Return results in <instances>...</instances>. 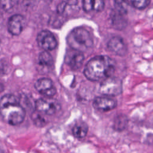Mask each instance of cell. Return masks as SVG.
I'll list each match as a JSON object with an SVG mask.
<instances>
[{
    "instance_id": "cell-1",
    "label": "cell",
    "mask_w": 153,
    "mask_h": 153,
    "mask_svg": "<svg viewBox=\"0 0 153 153\" xmlns=\"http://www.w3.org/2000/svg\"><path fill=\"white\" fill-rule=\"evenodd\" d=\"M114 71L115 63L112 59L107 56H97L87 62L84 74L88 80L99 81L112 76Z\"/></svg>"
},
{
    "instance_id": "cell-2",
    "label": "cell",
    "mask_w": 153,
    "mask_h": 153,
    "mask_svg": "<svg viewBox=\"0 0 153 153\" xmlns=\"http://www.w3.org/2000/svg\"><path fill=\"white\" fill-rule=\"evenodd\" d=\"M25 115V109L14 95L5 94L0 99V115L5 123L12 126L20 124Z\"/></svg>"
},
{
    "instance_id": "cell-3",
    "label": "cell",
    "mask_w": 153,
    "mask_h": 153,
    "mask_svg": "<svg viewBox=\"0 0 153 153\" xmlns=\"http://www.w3.org/2000/svg\"><path fill=\"white\" fill-rule=\"evenodd\" d=\"M66 41L72 49L82 53L93 45V41L90 32L81 27L72 30L66 37Z\"/></svg>"
},
{
    "instance_id": "cell-4",
    "label": "cell",
    "mask_w": 153,
    "mask_h": 153,
    "mask_svg": "<svg viewBox=\"0 0 153 153\" xmlns=\"http://www.w3.org/2000/svg\"><path fill=\"white\" fill-rule=\"evenodd\" d=\"M100 93L108 96L120 95L123 91L121 80L117 77L110 76L103 79L100 85Z\"/></svg>"
},
{
    "instance_id": "cell-5",
    "label": "cell",
    "mask_w": 153,
    "mask_h": 153,
    "mask_svg": "<svg viewBox=\"0 0 153 153\" xmlns=\"http://www.w3.org/2000/svg\"><path fill=\"white\" fill-rule=\"evenodd\" d=\"M36 41L39 47L45 51L52 50L57 45V42L54 35L47 30L41 31L37 35Z\"/></svg>"
},
{
    "instance_id": "cell-6",
    "label": "cell",
    "mask_w": 153,
    "mask_h": 153,
    "mask_svg": "<svg viewBox=\"0 0 153 153\" xmlns=\"http://www.w3.org/2000/svg\"><path fill=\"white\" fill-rule=\"evenodd\" d=\"M60 108V105L57 102L52 99L40 98L35 102L36 111L46 115H53Z\"/></svg>"
},
{
    "instance_id": "cell-7",
    "label": "cell",
    "mask_w": 153,
    "mask_h": 153,
    "mask_svg": "<svg viewBox=\"0 0 153 153\" xmlns=\"http://www.w3.org/2000/svg\"><path fill=\"white\" fill-rule=\"evenodd\" d=\"M35 88L41 94L47 97H53L57 92L52 80L48 78H41L36 80Z\"/></svg>"
},
{
    "instance_id": "cell-8",
    "label": "cell",
    "mask_w": 153,
    "mask_h": 153,
    "mask_svg": "<svg viewBox=\"0 0 153 153\" xmlns=\"http://www.w3.org/2000/svg\"><path fill=\"white\" fill-rule=\"evenodd\" d=\"M25 24L24 17L20 14H14L10 17L7 23V29L13 35H19L22 32Z\"/></svg>"
},
{
    "instance_id": "cell-9",
    "label": "cell",
    "mask_w": 153,
    "mask_h": 153,
    "mask_svg": "<svg viewBox=\"0 0 153 153\" xmlns=\"http://www.w3.org/2000/svg\"><path fill=\"white\" fill-rule=\"evenodd\" d=\"M108 48L113 53L120 56H124L127 52V46L124 40L120 36H114L109 39L107 44Z\"/></svg>"
},
{
    "instance_id": "cell-10",
    "label": "cell",
    "mask_w": 153,
    "mask_h": 153,
    "mask_svg": "<svg viewBox=\"0 0 153 153\" xmlns=\"http://www.w3.org/2000/svg\"><path fill=\"white\" fill-rule=\"evenodd\" d=\"M93 106L94 109L98 111H108L117 106V102L108 96H98L94 99Z\"/></svg>"
},
{
    "instance_id": "cell-11",
    "label": "cell",
    "mask_w": 153,
    "mask_h": 153,
    "mask_svg": "<svg viewBox=\"0 0 153 153\" xmlns=\"http://www.w3.org/2000/svg\"><path fill=\"white\" fill-rule=\"evenodd\" d=\"M74 51V52L69 56L67 63L72 69L76 70L82 66L84 60V56L82 52L75 50Z\"/></svg>"
},
{
    "instance_id": "cell-12",
    "label": "cell",
    "mask_w": 153,
    "mask_h": 153,
    "mask_svg": "<svg viewBox=\"0 0 153 153\" xmlns=\"http://www.w3.org/2000/svg\"><path fill=\"white\" fill-rule=\"evenodd\" d=\"M88 131V126L86 123L83 121L77 122L72 127V132L74 137L78 139L84 137Z\"/></svg>"
},
{
    "instance_id": "cell-13",
    "label": "cell",
    "mask_w": 153,
    "mask_h": 153,
    "mask_svg": "<svg viewBox=\"0 0 153 153\" xmlns=\"http://www.w3.org/2000/svg\"><path fill=\"white\" fill-rule=\"evenodd\" d=\"M114 13L111 15V19L112 24L117 29H122L124 28L126 25V20L125 19L124 14H123L116 10L113 11Z\"/></svg>"
},
{
    "instance_id": "cell-14",
    "label": "cell",
    "mask_w": 153,
    "mask_h": 153,
    "mask_svg": "<svg viewBox=\"0 0 153 153\" xmlns=\"http://www.w3.org/2000/svg\"><path fill=\"white\" fill-rule=\"evenodd\" d=\"M128 120L127 116H126L124 114H120V115L119 114L115 118L114 120V124H113L114 129L118 131H123L127 127L128 124Z\"/></svg>"
},
{
    "instance_id": "cell-15",
    "label": "cell",
    "mask_w": 153,
    "mask_h": 153,
    "mask_svg": "<svg viewBox=\"0 0 153 153\" xmlns=\"http://www.w3.org/2000/svg\"><path fill=\"white\" fill-rule=\"evenodd\" d=\"M38 63L44 67H50L53 65V57L48 51L44 50L39 53L38 56Z\"/></svg>"
},
{
    "instance_id": "cell-16",
    "label": "cell",
    "mask_w": 153,
    "mask_h": 153,
    "mask_svg": "<svg viewBox=\"0 0 153 153\" xmlns=\"http://www.w3.org/2000/svg\"><path fill=\"white\" fill-rule=\"evenodd\" d=\"M115 10L126 15L129 9V2L127 0H114Z\"/></svg>"
},
{
    "instance_id": "cell-17",
    "label": "cell",
    "mask_w": 153,
    "mask_h": 153,
    "mask_svg": "<svg viewBox=\"0 0 153 153\" xmlns=\"http://www.w3.org/2000/svg\"><path fill=\"white\" fill-rule=\"evenodd\" d=\"M31 118L33 124L37 127H42L47 124V121L40 114V112L37 111L32 113Z\"/></svg>"
},
{
    "instance_id": "cell-18",
    "label": "cell",
    "mask_w": 153,
    "mask_h": 153,
    "mask_svg": "<svg viewBox=\"0 0 153 153\" xmlns=\"http://www.w3.org/2000/svg\"><path fill=\"white\" fill-rule=\"evenodd\" d=\"M130 2L136 8L142 10L149 5L150 0H130Z\"/></svg>"
},
{
    "instance_id": "cell-19",
    "label": "cell",
    "mask_w": 153,
    "mask_h": 153,
    "mask_svg": "<svg viewBox=\"0 0 153 153\" xmlns=\"http://www.w3.org/2000/svg\"><path fill=\"white\" fill-rule=\"evenodd\" d=\"M14 5V0H0V7L5 11L11 10Z\"/></svg>"
},
{
    "instance_id": "cell-20",
    "label": "cell",
    "mask_w": 153,
    "mask_h": 153,
    "mask_svg": "<svg viewBox=\"0 0 153 153\" xmlns=\"http://www.w3.org/2000/svg\"><path fill=\"white\" fill-rule=\"evenodd\" d=\"M93 10L96 11H102L105 7V2L103 0H93Z\"/></svg>"
},
{
    "instance_id": "cell-21",
    "label": "cell",
    "mask_w": 153,
    "mask_h": 153,
    "mask_svg": "<svg viewBox=\"0 0 153 153\" xmlns=\"http://www.w3.org/2000/svg\"><path fill=\"white\" fill-rule=\"evenodd\" d=\"M93 0H82V8L85 12H90L93 10Z\"/></svg>"
},
{
    "instance_id": "cell-22",
    "label": "cell",
    "mask_w": 153,
    "mask_h": 153,
    "mask_svg": "<svg viewBox=\"0 0 153 153\" xmlns=\"http://www.w3.org/2000/svg\"><path fill=\"white\" fill-rule=\"evenodd\" d=\"M68 5V2H67L63 1L60 2L57 7V13L59 14H62L65 11Z\"/></svg>"
},
{
    "instance_id": "cell-23",
    "label": "cell",
    "mask_w": 153,
    "mask_h": 153,
    "mask_svg": "<svg viewBox=\"0 0 153 153\" xmlns=\"http://www.w3.org/2000/svg\"><path fill=\"white\" fill-rule=\"evenodd\" d=\"M35 0H21L22 4L25 7H29L33 4Z\"/></svg>"
},
{
    "instance_id": "cell-24",
    "label": "cell",
    "mask_w": 153,
    "mask_h": 153,
    "mask_svg": "<svg viewBox=\"0 0 153 153\" xmlns=\"http://www.w3.org/2000/svg\"><path fill=\"white\" fill-rule=\"evenodd\" d=\"M4 90V85H3L1 82H0V94H1Z\"/></svg>"
}]
</instances>
